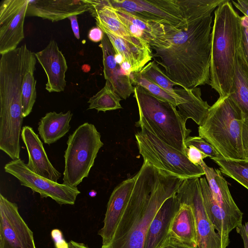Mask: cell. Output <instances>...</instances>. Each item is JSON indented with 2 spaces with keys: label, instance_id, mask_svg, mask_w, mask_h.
<instances>
[{
  "label": "cell",
  "instance_id": "24",
  "mask_svg": "<svg viewBox=\"0 0 248 248\" xmlns=\"http://www.w3.org/2000/svg\"><path fill=\"white\" fill-rule=\"evenodd\" d=\"M229 95L241 110L244 119H248V65L240 45L235 57L232 87Z\"/></svg>",
  "mask_w": 248,
  "mask_h": 248
},
{
  "label": "cell",
  "instance_id": "37",
  "mask_svg": "<svg viewBox=\"0 0 248 248\" xmlns=\"http://www.w3.org/2000/svg\"><path fill=\"white\" fill-rule=\"evenodd\" d=\"M104 32L98 26L92 28L89 32L88 38L92 41L97 43L102 40Z\"/></svg>",
  "mask_w": 248,
  "mask_h": 248
},
{
  "label": "cell",
  "instance_id": "20",
  "mask_svg": "<svg viewBox=\"0 0 248 248\" xmlns=\"http://www.w3.org/2000/svg\"><path fill=\"white\" fill-rule=\"evenodd\" d=\"M175 194L167 199L157 212L148 231L143 248H159L168 235L171 221L181 205Z\"/></svg>",
  "mask_w": 248,
  "mask_h": 248
},
{
  "label": "cell",
  "instance_id": "44",
  "mask_svg": "<svg viewBox=\"0 0 248 248\" xmlns=\"http://www.w3.org/2000/svg\"><path fill=\"white\" fill-rule=\"evenodd\" d=\"M245 227V229L246 231V232L248 238V222H246L245 224L244 225Z\"/></svg>",
  "mask_w": 248,
  "mask_h": 248
},
{
  "label": "cell",
  "instance_id": "35",
  "mask_svg": "<svg viewBox=\"0 0 248 248\" xmlns=\"http://www.w3.org/2000/svg\"><path fill=\"white\" fill-rule=\"evenodd\" d=\"M186 155L189 160L195 165H199L208 156L192 145L187 146Z\"/></svg>",
  "mask_w": 248,
  "mask_h": 248
},
{
  "label": "cell",
  "instance_id": "34",
  "mask_svg": "<svg viewBox=\"0 0 248 248\" xmlns=\"http://www.w3.org/2000/svg\"><path fill=\"white\" fill-rule=\"evenodd\" d=\"M159 248H198V247L197 246L184 242L168 234Z\"/></svg>",
  "mask_w": 248,
  "mask_h": 248
},
{
  "label": "cell",
  "instance_id": "27",
  "mask_svg": "<svg viewBox=\"0 0 248 248\" xmlns=\"http://www.w3.org/2000/svg\"><path fill=\"white\" fill-rule=\"evenodd\" d=\"M36 58L33 53L29 67L24 76L21 90V108L23 118L28 116L32 111L36 98V83L34 72Z\"/></svg>",
  "mask_w": 248,
  "mask_h": 248
},
{
  "label": "cell",
  "instance_id": "30",
  "mask_svg": "<svg viewBox=\"0 0 248 248\" xmlns=\"http://www.w3.org/2000/svg\"><path fill=\"white\" fill-rule=\"evenodd\" d=\"M140 73L144 77L175 97L182 104L181 99L175 92L177 85L170 79L155 61L148 63Z\"/></svg>",
  "mask_w": 248,
  "mask_h": 248
},
{
  "label": "cell",
  "instance_id": "21",
  "mask_svg": "<svg viewBox=\"0 0 248 248\" xmlns=\"http://www.w3.org/2000/svg\"><path fill=\"white\" fill-rule=\"evenodd\" d=\"M202 194L207 215L227 247L230 243V232L241 225L229 216L215 201L205 178H199Z\"/></svg>",
  "mask_w": 248,
  "mask_h": 248
},
{
  "label": "cell",
  "instance_id": "1",
  "mask_svg": "<svg viewBox=\"0 0 248 248\" xmlns=\"http://www.w3.org/2000/svg\"><path fill=\"white\" fill-rule=\"evenodd\" d=\"M212 22L210 14L189 20L184 29L170 26L167 46L151 48L154 61L177 86L210 84Z\"/></svg>",
  "mask_w": 248,
  "mask_h": 248
},
{
  "label": "cell",
  "instance_id": "33",
  "mask_svg": "<svg viewBox=\"0 0 248 248\" xmlns=\"http://www.w3.org/2000/svg\"><path fill=\"white\" fill-rule=\"evenodd\" d=\"M241 26L240 46L244 59L248 65V18L245 16L241 17Z\"/></svg>",
  "mask_w": 248,
  "mask_h": 248
},
{
  "label": "cell",
  "instance_id": "16",
  "mask_svg": "<svg viewBox=\"0 0 248 248\" xmlns=\"http://www.w3.org/2000/svg\"><path fill=\"white\" fill-rule=\"evenodd\" d=\"M21 137L28 152L29 161L27 165L29 169L40 176L57 182L61 174L48 159L42 142L32 128L23 126Z\"/></svg>",
  "mask_w": 248,
  "mask_h": 248
},
{
  "label": "cell",
  "instance_id": "14",
  "mask_svg": "<svg viewBox=\"0 0 248 248\" xmlns=\"http://www.w3.org/2000/svg\"><path fill=\"white\" fill-rule=\"evenodd\" d=\"M92 6L90 0H30L27 15L56 22L89 12Z\"/></svg>",
  "mask_w": 248,
  "mask_h": 248
},
{
  "label": "cell",
  "instance_id": "6",
  "mask_svg": "<svg viewBox=\"0 0 248 248\" xmlns=\"http://www.w3.org/2000/svg\"><path fill=\"white\" fill-rule=\"evenodd\" d=\"M112 6L137 17L179 29L188 21L211 14L212 0H109Z\"/></svg>",
  "mask_w": 248,
  "mask_h": 248
},
{
  "label": "cell",
  "instance_id": "3",
  "mask_svg": "<svg viewBox=\"0 0 248 248\" xmlns=\"http://www.w3.org/2000/svg\"><path fill=\"white\" fill-rule=\"evenodd\" d=\"M211 31L210 85L219 98L231 92L234 72L235 60L240 43L241 17L230 0L219 5L215 11Z\"/></svg>",
  "mask_w": 248,
  "mask_h": 248
},
{
  "label": "cell",
  "instance_id": "42",
  "mask_svg": "<svg viewBox=\"0 0 248 248\" xmlns=\"http://www.w3.org/2000/svg\"><path fill=\"white\" fill-rule=\"evenodd\" d=\"M68 244L69 248H89L84 244L71 241Z\"/></svg>",
  "mask_w": 248,
  "mask_h": 248
},
{
  "label": "cell",
  "instance_id": "9",
  "mask_svg": "<svg viewBox=\"0 0 248 248\" xmlns=\"http://www.w3.org/2000/svg\"><path fill=\"white\" fill-rule=\"evenodd\" d=\"M175 194L181 203L189 205L193 210L197 228L198 248H226L206 213L199 178L184 179Z\"/></svg>",
  "mask_w": 248,
  "mask_h": 248
},
{
  "label": "cell",
  "instance_id": "18",
  "mask_svg": "<svg viewBox=\"0 0 248 248\" xmlns=\"http://www.w3.org/2000/svg\"><path fill=\"white\" fill-rule=\"evenodd\" d=\"M108 38L115 53L121 54L131 66L132 73L140 72L153 59L149 44L134 37L127 41L108 31H103Z\"/></svg>",
  "mask_w": 248,
  "mask_h": 248
},
{
  "label": "cell",
  "instance_id": "41",
  "mask_svg": "<svg viewBox=\"0 0 248 248\" xmlns=\"http://www.w3.org/2000/svg\"><path fill=\"white\" fill-rule=\"evenodd\" d=\"M236 229L237 232L240 235L242 238L244 248H248V238L244 225L242 224L237 227Z\"/></svg>",
  "mask_w": 248,
  "mask_h": 248
},
{
  "label": "cell",
  "instance_id": "17",
  "mask_svg": "<svg viewBox=\"0 0 248 248\" xmlns=\"http://www.w3.org/2000/svg\"><path fill=\"white\" fill-rule=\"evenodd\" d=\"M103 54L104 78L111 84L115 92L123 99L134 93L131 77L123 71L115 60V52L107 35L105 34L99 45Z\"/></svg>",
  "mask_w": 248,
  "mask_h": 248
},
{
  "label": "cell",
  "instance_id": "25",
  "mask_svg": "<svg viewBox=\"0 0 248 248\" xmlns=\"http://www.w3.org/2000/svg\"><path fill=\"white\" fill-rule=\"evenodd\" d=\"M73 114L70 110L65 113L49 112L42 117L38 123L39 135L44 142L50 145L63 137L69 130Z\"/></svg>",
  "mask_w": 248,
  "mask_h": 248
},
{
  "label": "cell",
  "instance_id": "38",
  "mask_svg": "<svg viewBox=\"0 0 248 248\" xmlns=\"http://www.w3.org/2000/svg\"><path fill=\"white\" fill-rule=\"evenodd\" d=\"M51 232L57 248H69L68 244L66 243L62 238V233L59 230H54Z\"/></svg>",
  "mask_w": 248,
  "mask_h": 248
},
{
  "label": "cell",
  "instance_id": "4",
  "mask_svg": "<svg viewBox=\"0 0 248 248\" xmlns=\"http://www.w3.org/2000/svg\"><path fill=\"white\" fill-rule=\"evenodd\" d=\"M139 112L136 126L153 133L160 140L186 154V140L191 130L172 104L154 96L139 85L134 88Z\"/></svg>",
  "mask_w": 248,
  "mask_h": 248
},
{
  "label": "cell",
  "instance_id": "39",
  "mask_svg": "<svg viewBox=\"0 0 248 248\" xmlns=\"http://www.w3.org/2000/svg\"><path fill=\"white\" fill-rule=\"evenodd\" d=\"M234 6L248 18V0H238L232 1Z\"/></svg>",
  "mask_w": 248,
  "mask_h": 248
},
{
  "label": "cell",
  "instance_id": "22",
  "mask_svg": "<svg viewBox=\"0 0 248 248\" xmlns=\"http://www.w3.org/2000/svg\"><path fill=\"white\" fill-rule=\"evenodd\" d=\"M92 6L90 10L97 26L103 31H108L127 41L133 36L119 19L109 0H90Z\"/></svg>",
  "mask_w": 248,
  "mask_h": 248
},
{
  "label": "cell",
  "instance_id": "19",
  "mask_svg": "<svg viewBox=\"0 0 248 248\" xmlns=\"http://www.w3.org/2000/svg\"><path fill=\"white\" fill-rule=\"evenodd\" d=\"M205 175L213 197L218 205L227 214L242 224L243 213L235 203L229 189L226 180L221 171L208 166L202 161L199 164Z\"/></svg>",
  "mask_w": 248,
  "mask_h": 248
},
{
  "label": "cell",
  "instance_id": "15",
  "mask_svg": "<svg viewBox=\"0 0 248 248\" xmlns=\"http://www.w3.org/2000/svg\"><path fill=\"white\" fill-rule=\"evenodd\" d=\"M47 77L46 89L49 93L63 92L66 87V59L57 43L51 40L42 50L34 53Z\"/></svg>",
  "mask_w": 248,
  "mask_h": 248
},
{
  "label": "cell",
  "instance_id": "2",
  "mask_svg": "<svg viewBox=\"0 0 248 248\" xmlns=\"http://www.w3.org/2000/svg\"><path fill=\"white\" fill-rule=\"evenodd\" d=\"M131 196L108 246L101 248H143L153 219L163 202L174 195L183 179L147 161L137 173Z\"/></svg>",
  "mask_w": 248,
  "mask_h": 248
},
{
  "label": "cell",
  "instance_id": "12",
  "mask_svg": "<svg viewBox=\"0 0 248 248\" xmlns=\"http://www.w3.org/2000/svg\"><path fill=\"white\" fill-rule=\"evenodd\" d=\"M29 0H4L0 5V54L16 49L24 38Z\"/></svg>",
  "mask_w": 248,
  "mask_h": 248
},
{
  "label": "cell",
  "instance_id": "23",
  "mask_svg": "<svg viewBox=\"0 0 248 248\" xmlns=\"http://www.w3.org/2000/svg\"><path fill=\"white\" fill-rule=\"evenodd\" d=\"M175 92L182 104L179 105L178 111L185 121L192 119L199 126L207 116L210 106L201 97L200 88H186L176 86Z\"/></svg>",
  "mask_w": 248,
  "mask_h": 248
},
{
  "label": "cell",
  "instance_id": "31",
  "mask_svg": "<svg viewBox=\"0 0 248 248\" xmlns=\"http://www.w3.org/2000/svg\"><path fill=\"white\" fill-rule=\"evenodd\" d=\"M130 77L133 85L140 86L156 98L168 102L175 107L181 104L175 97L144 77L140 72L132 73Z\"/></svg>",
  "mask_w": 248,
  "mask_h": 248
},
{
  "label": "cell",
  "instance_id": "10",
  "mask_svg": "<svg viewBox=\"0 0 248 248\" xmlns=\"http://www.w3.org/2000/svg\"><path fill=\"white\" fill-rule=\"evenodd\" d=\"M4 169L6 172L16 178L21 185L38 193L41 198L50 197L61 205L74 204L80 193L77 187L59 184L35 173L20 158L6 163Z\"/></svg>",
  "mask_w": 248,
  "mask_h": 248
},
{
  "label": "cell",
  "instance_id": "40",
  "mask_svg": "<svg viewBox=\"0 0 248 248\" xmlns=\"http://www.w3.org/2000/svg\"><path fill=\"white\" fill-rule=\"evenodd\" d=\"M68 18L70 20L71 28L75 37L79 39L80 38V34L78 22V15L70 16Z\"/></svg>",
  "mask_w": 248,
  "mask_h": 248
},
{
  "label": "cell",
  "instance_id": "13",
  "mask_svg": "<svg viewBox=\"0 0 248 248\" xmlns=\"http://www.w3.org/2000/svg\"><path fill=\"white\" fill-rule=\"evenodd\" d=\"M137 177V173L123 181L115 187L111 194L107 204L103 227L98 232L102 239V247H107L110 243L127 204Z\"/></svg>",
  "mask_w": 248,
  "mask_h": 248
},
{
  "label": "cell",
  "instance_id": "29",
  "mask_svg": "<svg viewBox=\"0 0 248 248\" xmlns=\"http://www.w3.org/2000/svg\"><path fill=\"white\" fill-rule=\"evenodd\" d=\"M122 98L115 92L111 84L106 81L104 87L90 98L88 109H95L98 112H106L122 108Z\"/></svg>",
  "mask_w": 248,
  "mask_h": 248
},
{
  "label": "cell",
  "instance_id": "43",
  "mask_svg": "<svg viewBox=\"0 0 248 248\" xmlns=\"http://www.w3.org/2000/svg\"><path fill=\"white\" fill-rule=\"evenodd\" d=\"M114 58L116 62L119 65H121L125 61L123 56L120 53H115Z\"/></svg>",
  "mask_w": 248,
  "mask_h": 248
},
{
  "label": "cell",
  "instance_id": "26",
  "mask_svg": "<svg viewBox=\"0 0 248 248\" xmlns=\"http://www.w3.org/2000/svg\"><path fill=\"white\" fill-rule=\"evenodd\" d=\"M168 234L184 242L197 246L196 222L193 210L189 205L181 203L171 221Z\"/></svg>",
  "mask_w": 248,
  "mask_h": 248
},
{
  "label": "cell",
  "instance_id": "7",
  "mask_svg": "<svg viewBox=\"0 0 248 248\" xmlns=\"http://www.w3.org/2000/svg\"><path fill=\"white\" fill-rule=\"evenodd\" d=\"M67 145L64 155L63 184L77 187L88 176L104 143L95 126L86 122L69 136Z\"/></svg>",
  "mask_w": 248,
  "mask_h": 248
},
{
  "label": "cell",
  "instance_id": "8",
  "mask_svg": "<svg viewBox=\"0 0 248 248\" xmlns=\"http://www.w3.org/2000/svg\"><path fill=\"white\" fill-rule=\"evenodd\" d=\"M140 154L144 161L170 174L186 179L204 175L199 165L191 162L186 154L141 128L135 134Z\"/></svg>",
  "mask_w": 248,
  "mask_h": 248
},
{
  "label": "cell",
  "instance_id": "5",
  "mask_svg": "<svg viewBox=\"0 0 248 248\" xmlns=\"http://www.w3.org/2000/svg\"><path fill=\"white\" fill-rule=\"evenodd\" d=\"M242 113L228 95L218 98L198 127L199 137L223 157L246 159L242 142Z\"/></svg>",
  "mask_w": 248,
  "mask_h": 248
},
{
  "label": "cell",
  "instance_id": "28",
  "mask_svg": "<svg viewBox=\"0 0 248 248\" xmlns=\"http://www.w3.org/2000/svg\"><path fill=\"white\" fill-rule=\"evenodd\" d=\"M212 159L218 165L221 172L248 189V159H232L221 156Z\"/></svg>",
  "mask_w": 248,
  "mask_h": 248
},
{
  "label": "cell",
  "instance_id": "11",
  "mask_svg": "<svg viewBox=\"0 0 248 248\" xmlns=\"http://www.w3.org/2000/svg\"><path fill=\"white\" fill-rule=\"evenodd\" d=\"M0 248H36L33 232L17 204L0 194Z\"/></svg>",
  "mask_w": 248,
  "mask_h": 248
},
{
  "label": "cell",
  "instance_id": "36",
  "mask_svg": "<svg viewBox=\"0 0 248 248\" xmlns=\"http://www.w3.org/2000/svg\"><path fill=\"white\" fill-rule=\"evenodd\" d=\"M242 142L246 159H248V119H244L242 126Z\"/></svg>",
  "mask_w": 248,
  "mask_h": 248
},
{
  "label": "cell",
  "instance_id": "32",
  "mask_svg": "<svg viewBox=\"0 0 248 248\" xmlns=\"http://www.w3.org/2000/svg\"><path fill=\"white\" fill-rule=\"evenodd\" d=\"M186 146L192 145L211 159L222 156L210 143L200 137L189 136L186 140Z\"/></svg>",
  "mask_w": 248,
  "mask_h": 248
}]
</instances>
